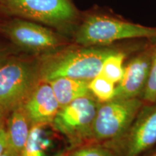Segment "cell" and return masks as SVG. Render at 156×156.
<instances>
[{
    "label": "cell",
    "instance_id": "cell-1",
    "mask_svg": "<svg viewBox=\"0 0 156 156\" xmlns=\"http://www.w3.org/2000/svg\"><path fill=\"white\" fill-rule=\"evenodd\" d=\"M114 51L97 46L64 51L43 62L38 70L39 79L46 83L58 77L90 81L101 73L105 58Z\"/></svg>",
    "mask_w": 156,
    "mask_h": 156
},
{
    "label": "cell",
    "instance_id": "cell-2",
    "mask_svg": "<svg viewBox=\"0 0 156 156\" xmlns=\"http://www.w3.org/2000/svg\"><path fill=\"white\" fill-rule=\"evenodd\" d=\"M138 38H156V28L100 15L87 18L75 35L76 42L83 46H106L118 41Z\"/></svg>",
    "mask_w": 156,
    "mask_h": 156
},
{
    "label": "cell",
    "instance_id": "cell-3",
    "mask_svg": "<svg viewBox=\"0 0 156 156\" xmlns=\"http://www.w3.org/2000/svg\"><path fill=\"white\" fill-rule=\"evenodd\" d=\"M141 98H114L99 103L92 129L93 142H106L119 138L126 131L144 106Z\"/></svg>",
    "mask_w": 156,
    "mask_h": 156
},
{
    "label": "cell",
    "instance_id": "cell-4",
    "mask_svg": "<svg viewBox=\"0 0 156 156\" xmlns=\"http://www.w3.org/2000/svg\"><path fill=\"white\" fill-rule=\"evenodd\" d=\"M98 104V101L91 95L78 98L59 108L52 124L67 138L72 148L91 141Z\"/></svg>",
    "mask_w": 156,
    "mask_h": 156
},
{
    "label": "cell",
    "instance_id": "cell-5",
    "mask_svg": "<svg viewBox=\"0 0 156 156\" xmlns=\"http://www.w3.org/2000/svg\"><path fill=\"white\" fill-rule=\"evenodd\" d=\"M114 156H142L156 144V103L144 104L126 131L103 142Z\"/></svg>",
    "mask_w": 156,
    "mask_h": 156
},
{
    "label": "cell",
    "instance_id": "cell-6",
    "mask_svg": "<svg viewBox=\"0 0 156 156\" xmlns=\"http://www.w3.org/2000/svg\"><path fill=\"white\" fill-rule=\"evenodd\" d=\"M38 78V71L26 62H10L0 67V114L23 105Z\"/></svg>",
    "mask_w": 156,
    "mask_h": 156
},
{
    "label": "cell",
    "instance_id": "cell-7",
    "mask_svg": "<svg viewBox=\"0 0 156 156\" xmlns=\"http://www.w3.org/2000/svg\"><path fill=\"white\" fill-rule=\"evenodd\" d=\"M15 14L45 24L58 25L75 17V9L69 0H5Z\"/></svg>",
    "mask_w": 156,
    "mask_h": 156
},
{
    "label": "cell",
    "instance_id": "cell-8",
    "mask_svg": "<svg viewBox=\"0 0 156 156\" xmlns=\"http://www.w3.org/2000/svg\"><path fill=\"white\" fill-rule=\"evenodd\" d=\"M4 30L14 44L28 51H44L59 44V40L54 32L29 21L14 20L6 25Z\"/></svg>",
    "mask_w": 156,
    "mask_h": 156
},
{
    "label": "cell",
    "instance_id": "cell-9",
    "mask_svg": "<svg viewBox=\"0 0 156 156\" xmlns=\"http://www.w3.org/2000/svg\"><path fill=\"white\" fill-rule=\"evenodd\" d=\"M153 55L152 53L140 54L124 66L123 77L116 84L115 98H141L147 80Z\"/></svg>",
    "mask_w": 156,
    "mask_h": 156
},
{
    "label": "cell",
    "instance_id": "cell-10",
    "mask_svg": "<svg viewBox=\"0 0 156 156\" xmlns=\"http://www.w3.org/2000/svg\"><path fill=\"white\" fill-rule=\"evenodd\" d=\"M31 124H52L60 106L53 90L46 82L37 85L23 103Z\"/></svg>",
    "mask_w": 156,
    "mask_h": 156
},
{
    "label": "cell",
    "instance_id": "cell-11",
    "mask_svg": "<svg viewBox=\"0 0 156 156\" xmlns=\"http://www.w3.org/2000/svg\"><path fill=\"white\" fill-rule=\"evenodd\" d=\"M31 126L32 124L23 105L13 109L9 119L7 130L8 136L7 149L20 156L28 139Z\"/></svg>",
    "mask_w": 156,
    "mask_h": 156
},
{
    "label": "cell",
    "instance_id": "cell-12",
    "mask_svg": "<svg viewBox=\"0 0 156 156\" xmlns=\"http://www.w3.org/2000/svg\"><path fill=\"white\" fill-rule=\"evenodd\" d=\"M53 90L60 108L80 98L91 95L88 80L58 77L47 82Z\"/></svg>",
    "mask_w": 156,
    "mask_h": 156
},
{
    "label": "cell",
    "instance_id": "cell-13",
    "mask_svg": "<svg viewBox=\"0 0 156 156\" xmlns=\"http://www.w3.org/2000/svg\"><path fill=\"white\" fill-rule=\"evenodd\" d=\"M44 124H33L28 139L20 156H48L51 142L44 132Z\"/></svg>",
    "mask_w": 156,
    "mask_h": 156
},
{
    "label": "cell",
    "instance_id": "cell-14",
    "mask_svg": "<svg viewBox=\"0 0 156 156\" xmlns=\"http://www.w3.org/2000/svg\"><path fill=\"white\" fill-rule=\"evenodd\" d=\"M116 84L101 73L88 83L91 95L99 103H106L114 99L116 95Z\"/></svg>",
    "mask_w": 156,
    "mask_h": 156
},
{
    "label": "cell",
    "instance_id": "cell-15",
    "mask_svg": "<svg viewBox=\"0 0 156 156\" xmlns=\"http://www.w3.org/2000/svg\"><path fill=\"white\" fill-rule=\"evenodd\" d=\"M125 54L115 50L105 58L101 74L115 84H118L124 75Z\"/></svg>",
    "mask_w": 156,
    "mask_h": 156
},
{
    "label": "cell",
    "instance_id": "cell-16",
    "mask_svg": "<svg viewBox=\"0 0 156 156\" xmlns=\"http://www.w3.org/2000/svg\"><path fill=\"white\" fill-rule=\"evenodd\" d=\"M67 156H114L112 150L103 142H92L74 147Z\"/></svg>",
    "mask_w": 156,
    "mask_h": 156
},
{
    "label": "cell",
    "instance_id": "cell-17",
    "mask_svg": "<svg viewBox=\"0 0 156 156\" xmlns=\"http://www.w3.org/2000/svg\"><path fill=\"white\" fill-rule=\"evenodd\" d=\"M141 98L145 104L156 103V52L152 58L149 75Z\"/></svg>",
    "mask_w": 156,
    "mask_h": 156
},
{
    "label": "cell",
    "instance_id": "cell-18",
    "mask_svg": "<svg viewBox=\"0 0 156 156\" xmlns=\"http://www.w3.org/2000/svg\"><path fill=\"white\" fill-rule=\"evenodd\" d=\"M8 147V136H7V130L2 128L0 130V156L7 151Z\"/></svg>",
    "mask_w": 156,
    "mask_h": 156
},
{
    "label": "cell",
    "instance_id": "cell-19",
    "mask_svg": "<svg viewBox=\"0 0 156 156\" xmlns=\"http://www.w3.org/2000/svg\"><path fill=\"white\" fill-rule=\"evenodd\" d=\"M2 156H19L16 155V154H15L14 153H12L11 151H9V149H7V151H6L5 153H3V155Z\"/></svg>",
    "mask_w": 156,
    "mask_h": 156
},
{
    "label": "cell",
    "instance_id": "cell-20",
    "mask_svg": "<svg viewBox=\"0 0 156 156\" xmlns=\"http://www.w3.org/2000/svg\"><path fill=\"white\" fill-rule=\"evenodd\" d=\"M54 156H67V153H64V152H61V153L56 154Z\"/></svg>",
    "mask_w": 156,
    "mask_h": 156
},
{
    "label": "cell",
    "instance_id": "cell-21",
    "mask_svg": "<svg viewBox=\"0 0 156 156\" xmlns=\"http://www.w3.org/2000/svg\"><path fill=\"white\" fill-rule=\"evenodd\" d=\"M147 156H156V151L153 152V153H152L151 154H150V155H148Z\"/></svg>",
    "mask_w": 156,
    "mask_h": 156
},
{
    "label": "cell",
    "instance_id": "cell-22",
    "mask_svg": "<svg viewBox=\"0 0 156 156\" xmlns=\"http://www.w3.org/2000/svg\"><path fill=\"white\" fill-rule=\"evenodd\" d=\"M2 114H0V130H1V129L2 128Z\"/></svg>",
    "mask_w": 156,
    "mask_h": 156
}]
</instances>
